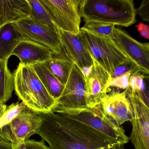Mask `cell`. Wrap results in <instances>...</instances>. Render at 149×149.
<instances>
[{"label":"cell","mask_w":149,"mask_h":149,"mask_svg":"<svg viewBox=\"0 0 149 149\" xmlns=\"http://www.w3.org/2000/svg\"><path fill=\"white\" fill-rule=\"evenodd\" d=\"M13 74L15 93L28 108L37 113L51 111L55 101L32 66H25L20 63Z\"/></svg>","instance_id":"obj_3"},{"label":"cell","mask_w":149,"mask_h":149,"mask_svg":"<svg viewBox=\"0 0 149 149\" xmlns=\"http://www.w3.org/2000/svg\"><path fill=\"white\" fill-rule=\"evenodd\" d=\"M32 67L49 95L56 101L61 95L65 85L51 73L44 63H37Z\"/></svg>","instance_id":"obj_18"},{"label":"cell","mask_w":149,"mask_h":149,"mask_svg":"<svg viewBox=\"0 0 149 149\" xmlns=\"http://www.w3.org/2000/svg\"><path fill=\"white\" fill-rule=\"evenodd\" d=\"M136 8L131 0H81L80 16L85 22H97L128 27L136 23Z\"/></svg>","instance_id":"obj_2"},{"label":"cell","mask_w":149,"mask_h":149,"mask_svg":"<svg viewBox=\"0 0 149 149\" xmlns=\"http://www.w3.org/2000/svg\"><path fill=\"white\" fill-rule=\"evenodd\" d=\"M7 105L6 104H2L0 105V118H1V117L4 115L5 112L6 111L7 109Z\"/></svg>","instance_id":"obj_31"},{"label":"cell","mask_w":149,"mask_h":149,"mask_svg":"<svg viewBox=\"0 0 149 149\" xmlns=\"http://www.w3.org/2000/svg\"><path fill=\"white\" fill-rule=\"evenodd\" d=\"M130 72H132L133 74L136 73H141L140 69L136 64H134L131 61H128L125 62L117 67L112 74L111 75L110 78H114L118 77Z\"/></svg>","instance_id":"obj_24"},{"label":"cell","mask_w":149,"mask_h":149,"mask_svg":"<svg viewBox=\"0 0 149 149\" xmlns=\"http://www.w3.org/2000/svg\"><path fill=\"white\" fill-rule=\"evenodd\" d=\"M41 122L38 114L26 106L11 123L0 129V137L12 143L25 142L36 134Z\"/></svg>","instance_id":"obj_7"},{"label":"cell","mask_w":149,"mask_h":149,"mask_svg":"<svg viewBox=\"0 0 149 149\" xmlns=\"http://www.w3.org/2000/svg\"><path fill=\"white\" fill-rule=\"evenodd\" d=\"M44 63L56 78L65 85L74 63L62 54L59 55L53 54L52 58Z\"/></svg>","instance_id":"obj_19"},{"label":"cell","mask_w":149,"mask_h":149,"mask_svg":"<svg viewBox=\"0 0 149 149\" xmlns=\"http://www.w3.org/2000/svg\"><path fill=\"white\" fill-rule=\"evenodd\" d=\"M13 149H26L25 142L21 143H12Z\"/></svg>","instance_id":"obj_30"},{"label":"cell","mask_w":149,"mask_h":149,"mask_svg":"<svg viewBox=\"0 0 149 149\" xmlns=\"http://www.w3.org/2000/svg\"><path fill=\"white\" fill-rule=\"evenodd\" d=\"M103 112L118 125L133 119V111L127 90L123 92L111 91L101 103Z\"/></svg>","instance_id":"obj_14"},{"label":"cell","mask_w":149,"mask_h":149,"mask_svg":"<svg viewBox=\"0 0 149 149\" xmlns=\"http://www.w3.org/2000/svg\"><path fill=\"white\" fill-rule=\"evenodd\" d=\"M2 104V103L1 102H0V105H1V104Z\"/></svg>","instance_id":"obj_33"},{"label":"cell","mask_w":149,"mask_h":149,"mask_svg":"<svg viewBox=\"0 0 149 149\" xmlns=\"http://www.w3.org/2000/svg\"><path fill=\"white\" fill-rule=\"evenodd\" d=\"M37 114L42 122L36 134L50 149H116L119 144L79 121L51 111Z\"/></svg>","instance_id":"obj_1"},{"label":"cell","mask_w":149,"mask_h":149,"mask_svg":"<svg viewBox=\"0 0 149 149\" xmlns=\"http://www.w3.org/2000/svg\"><path fill=\"white\" fill-rule=\"evenodd\" d=\"M13 24L26 40L46 46L52 51L54 55L61 54V44L56 26L52 27L39 25L29 18L13 22Z\"/></svg>","instance_id":"obj_9"},{"label":"cell","mask_w":149,"mask_h":149,"mask_svg":"<svg viewBox=\"0 0 149 149\" xmlns=\"http://www.w3.org/2000/svg\"><path fill=\"white\" fill-rule=\"evenodd\" d=\"M29 15L27 0H0V26L29 18Z\"/></svg>","instance_id":"obj_16"},{"label":"cell","mask_w":149,"mask_h":149,"mask_svg":"<svg viewBox=\"0 0 149 149\" xmlns=\"http://www.w3.org/2000/svg\"><path fill=\"white\" fill-rule=\"evenodd\" d=\"M136 28L141 36L149 40V27L147 25L144 24L143 22H140L138 25H136Z\"/></svg>","instance_id":"obj_28"},{"label":"cell","mask_w":149,"mask_h":149,"mask_svg":"<svg viewBox=\"0 0 149 149\" xmlns=\"http://www.w3.org/2000/svg\"><path fill=\"white\" fill-rule=\"evenodd\" d=\"M26 149H50L46 145L44 140L37 141L35 139H27L25 141Z\"/></svg>","instance_id":"obj_27"},{"label":"cell","mask_w":149,"mask_h":149,"mask_svg":"<svg viewBox=\"0 0 149 149\" xmlns=\"http://www.w3.org/2000/svg\"><path fill=\"white\" fill-rule=\"evenodd\" d=\"M116 149H125L124 145H118L116 146Z\"/></svg>","instance_id":"obj_32"},{"label":"cell","mask_w":149,"mask_h":149,"mask_svg":"<svg viewBox=\"0 0 149 149\" xmlns=\"http://www.w3.org/2000/svg\"><path fill=\"white\" fill-rule=\"evenodd\" d=\"M53 107L70 109L87 107L84 75L74 63L64 89Z\"/></svg>","instance_id":"obj_10"},{"label":"cell","mask_w":149,"mask_h":149,"mask_svg":"<svg viewBox=\"0 0 149 149\" xmlns=\"http://www.w3.org/2000/svg\"><path fill=\"white\" fill-rule=\"evenodd\" d=\"M136 14L144 21H149V0H143L140 6L136 9Z\"/></svg>","instance_id":"obj_26"},{"label":"cell","mask_w":149,"mask_h":149,"mask_svg":"<svg viewBox=\"0 0 149 149\" xmlns=\"http://www.w3.org/2000/svg\"><path fill=\"white\" fill-rule=\"evenodd\" d=\"M12 55L18 57L22 65L32 66L47 61L52 58L53 53L46 46L27 40L18 44L12 53Z\"/></svg>","instance_id":"obj_15"},{"label":"cell","mask_w":149,"mask_h":149,"mask_svg":"<svg viewBox=\"0 0 149 149\" xmlns=\"http://www.w3.org/2000/svg\"><path fill=\"white\" fill-rule=\"evenodd\" d=\"M8 61L0 60V102L6 104L14 90L13 74L8 66Z\"/></svg>","instance_id":"obj_20"},{"label":"cell","mask_w":149,"mask_h":149,"mask_svg":"<svg viewBox=\"0 0 149 149\" xmlns=\"http://www.w3.org/2000/svg\"><path fill=\"white\" fill-rule=\"evenodd\" d=\"M56 27L75 35L80 31L81 0H39Z\"/></svg>","instance_id":"obj_6"},{"label":"cell","mask_w":149,"mask_h":149,"mask_svg":"<svg viewBox=\"0 0 149 149\" xmlns=\"http://www.w3.org/2000/svg\"><path fill=\"white\" fill-rule=\"evenodd\" d=\"M93 65L84 74L86 105L89 108L101 104L103 98L111 91L108 87L110 76L93 59Z\"/></svg>","instance_id":"obj_11"},{"label":"cell","mask_w":149,"mask_h":149,"mask_svg":"<svg viewBox=\"0 0 149 149\" xmlns=\"http://www.w3.org/2000/svg\"><path fill=\"white\" fill-rule=\"evenodd\" d=\"M78 35L92 59L110 76L117 67L130 61L114 40L100 37L81 29Z\"/></svg>","instance_id":"obj_5"},{"label":"cell","mask_w":149,"mask_h":149,"mask_svg":"<svg viewBox=\"0 0 149 149\" xmlns=\"http://www.w3.org/2000/svg\"><path fill=\"white\" fill-rule=\"evenodd\" d=\"M133 74L132 72H128L116 78H110L108 84L109 88L115 87L122 89L126 90L130 88V79Z\"/></svg>","instance_id":"obj_25"},{"label":"cell","mask_w":149,"mask_h":149,"mask_svg":"<svg viewBox=\"0 0 149 149\" xmlns=\"http://www.w3.org/2000/svg\"><path fill=\"white\" fill-rule=\"evenodd\" d=\"M114 41L124 54L136 64L143 74H149V43H141L123 29L115 27Z\"/></svg>","instance_id":"obj_12"},{"label":"cell","mask_w":149,"mask_h":149,"mask_svg":"<svg viewBox=\"0 0 149 149\" xmlns=\"http://www.w3.org/2000/svg\"><path fill=\"white\" fill-rule=\"evenodd\" d=\"M26 40L13 23L0 26V60L8 61L16 46Z\"/></svg>","instance_id":"obj_17"},{"label":"cell","mask_w":149,"mask_h":149,"mask_svg":"<svg viewBox=\"0 0 149 149\" xmlns=\"http://www.w3.org/2000/svg\"><path fill=\"white\" fill-rule=\"evenodd\" d=\"M56 27L62 50V54L75 64L84 74L93 65V59L78 35Z\"/></svg>","instance_id":"obj_13"},{"label":"cell","mask_w":149,"mask_h":149,"mask_svg":"<svg viewBox=\"0 0 149 149\" xmlns=\"http://www.w3.org/2000/svg\"><path fill=\"white\" fill-rule=\"evenodd\" d=\"M115 27V26L111 24L97 22H87L81 29L100 37L114 40Z\"/></svg>","instance_id":"obj_22"},{"label":"cell","mask_w":149,"mask_h":149,"mask_svg":"<svg viewBox=\"0 0 149 149\" xmlns=\"http://www.w3.org/2000/svg\"><path fill=\"white\" fill-rule=\"evenodd\" d=\"M51 111L81 122L119 144L125 145L130 141L123 127L118 125L104 114L101 104L93 108L86 107L75 109L53 107Z\"/></svg>","instance_id":"obj_4"},{"label":"cell","mask_w":149,"mask_h":149,"mask_svg":"<svg viewBox=\"0 0 149 149\" xmlns=\"http://www.w3.org/2000/svg\"><path fill=\"white\" fill-rule=\"evenodd\" d=\"M27 1L30 7V15L29 18L39 25L52 27H55L44 7L39 0Z\"/></svg>","instance_id":"obj_21"},{"label":"cell","mask_w":149,"mask_h":149,"mask_svg":"<svg viewBox=\"0 0 149 149\" xmlns=\"http://www.w3.org/2000/svg\"><path fill=\"white\" fill-rule=\"evenodd\" d=\"M0 149H13L12 143L0 137Z\"/></svg>","instance_id":"obj_29"},{"label":"cell","mask_w":149,"mask_h":149,"mask_svg":"<svg viewBox=\"0 0 149 149\" xmlns=\"http://www.w3.org/2000/svg\"><path fill=\"white\" fill-rule=\"evenodd\" d=\"M132 107V129L129 139L135 149H149V109L136 93L126 89Z\"/></svg>","instance_id":"obj_8"},{"label":"cell","mask_w":149,"mask_h":149,"mask_svg":"<svg viewBox=\"0 0 149 149\" xmlns=\"http://www.w3.org/2000/svg\"><path fill=\"white\" fill-rule=\"evenodd\" d=\"M26 106L23 102H17L15 104L14 103L9 106H8L6 112L0 118V129L11 123Z\"/></svg>","instance_id":"obj_23"}]
</instances>
